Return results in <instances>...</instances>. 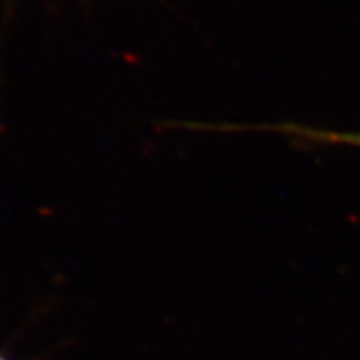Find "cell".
<instances>
[{
    "mask_svg": "<svg viewBox=\"0 0 360 360\" xmlns=\"http://www.w3.org/2000/svg\"><path fill=\"white\" fill-rule=\"evenodd\" d=\"M292 132L302 135L305 139L317 142L340 143V146H350L360 148V132H334V130L322 129H307V127H292Z\"/></svg>",
    "mask_w": 360,
    "mask_h": 360,
    "instance_id": "6da1fadb",
    "label": "cell"
}]
</instances>
